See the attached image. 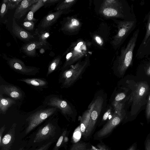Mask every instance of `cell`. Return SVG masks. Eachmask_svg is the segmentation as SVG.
Here are the masks:
<instances>
[{"instance_id": "32", "label": "cell", "mask_w": 150, "mask_h": 150, "mask_svg": "<svg viewBox=\"0 0 150 150\" xmlns=\"http://www.w3.org/2000/svg\"><path fill=\"white\" fill-rule=\"evenodd\" d=\"M21 0H8V9L13 10L16 8L21 1Z\"/></svg>"}, {"instance_id": "13", "label": "cell", "mask_w": 150, "mask_h": 150, "mask_svg": "<svg viewBox=\"0 0 150 150\" xmlns=\"http://www.w3.org/2000/svg\"><path fill=\"white\" fill-rule=\"evenodd\" d=\"M16 124H13L9 130L3 137L0 143L1 150H10L15 139Z\"/></svg>"}, {"instance_id": "22", "label": "cell", "mask_w": 150, "mask_h": 150, "mask_svg": "<svg viewBox=\"0 0 150 150\" xmlns=\"http://www.w3.org/2000/svg\"><path fill=\"white\" fill-rule=\"evenodd\" d=\"M17 80L35 86L43 87L48 84L46 80L39 78H24Z\"/></svg>"}, {"instance_id": "35", "label": "cell", "mask_w": 150, "mask_h": 150, "mask_svg": "<svg viewBox=\"0 0 150 150\" xmlns=\"http://www.w3.org/2000/svg\"><path fill=\"white\" fill-rule=\"evenodd\" d=\"M54 141H51L43 145L35 150H48L52 144L54 142Z\"/></svg>"}, {"instance_id": "43", "label": "cell", "mask_w": 150, "mask_h": 150, "mask_svg": "<svg viewBox=\"0 0 150 150\" xmlns=\"http://www.w3.org/2000/svg\"><path fill=\"white\" fill-rule=\"evenodd\" d=\"M18 150H24L23 148H21L20 149H19Z\"/></svg>"}, {"instance_id": "1", "label": "cell", "mask_w": 150, "mask_h": 150, "mask_svg": "<svg viewBox=\"0 0 150 150\" xmlns=\"http://www.w3.org/2000/svg\"><path fill=\"white\" fill-rule=\"evenodd\" d=\"M58 120V118L51 117L33 134L31 142L40 146L51 141L56 142L62 132Z\"/></svg>"}, {"instance_id": "25", "label": "cell", "mask_w": 150, "mask_h": 150, "mask_svg": "<svg viewBox=\"0 0 150 150\" xmlns=\"http://www.w3.org/2000/svg\"><path fill=\"white\" fill-rule=\"evenodd\" d=\"M61 57L58 55L54 57L50 63L48 69L47 76L52 73L59 67L61 63Z\"/></svg>"}, {"instance_id": "44", "label": "cell", "mask_w": 150, "mask_h": 150, "mask_svg": "<svg viewBox=\"0 0 150 150\" xmlns=\"http://www.w3.org/2000/svg\"></svg>"}, {"instance_id": "14", "label": "cell", "mask_w": 150, "mask_h": 150, "mask_svg": "<svg viewBox=\"0 0 150 150\" xmlns=\"http://www.w3.org/2000/svg\"><path fill=\"white\" fill-rule=\"evenodd\" d=\"M47 45L43 42L33 41L24 44L21 47V50L27 56L34 57L37 55L36 50Z\"/></svg>"}, {"instance_id": "23", "label": "cell", "mask_w": 150, "mask_h": 150, "mask_svg": "<svg viewBox=\"0 0 150 150\" xmlns=\"http://www.w3.org/2000/svg\"><path fill=\"white\" fill-rule=\"evenodd\" d=\"M75 1V0H60L55 8L54 10H61L63 11V14L65 13Z\"/></svg>"}, {"instance_id": "28", "label": "cell", "mask_w": 150, "mask_h": 150, "mask_svg": "<svg viewBox=\"0 0 150 150\" xmlns=\"http://www.w3.org/2000/svg\"><path fill=\"white\" fill-rule=\"evenodd\" d=\"M146 25V32L143 42L144 45H146L150 40V11L148 14Z\"/></svg>"}, {"instance_id": "30", "label": "cell", "mask_w": 150, "mask_h": 150, "mask_svg": "<svg viewBox=\"0 0 150 150\" xmlns=\"http://www.w3.org/2000/svg\"><path fill=\"white\" fill-rule=\"evenodd\" d=\"M8 0H3L2 1L0 16L1 18H3L7 13L8 10Z\"/></svg>"}, {"instance_id": "39", "label": "cell", "mask_w": 150, "mask_h": 150, "mask_svg": "<svg viewBox=\"0 0 150 150\" xmlns=\"http://www.w3.org/2000/svg\"><path fill=\"white\" fill-rule=\"evenodd\" d=\"M137 143H133L127 150H137Z\"/></svg>"}, {"instance_id": "37", "label": "cell", "mask_w": 150, "mask_h": 150, "mask_svg": "<svg viewBox=\"0 0 150 150\" xmlns=\"http://www.w3.org/2000/svg\"><path fill=\"white\" fill-rule=\"evenodd\" d=\"M6 127L5 125H4L0 128V143L2 139L3 134L5 130Z\"/></svg>"}, {"instance_id": "3", "label": "cell", "mask_w": 150, "mask_h": 150, "mask_svg": "<svg viewBox=\"0 0 150 150\" xmlns=\"http://www.w3.org/2000/svg\"><path fill=\"white\" fill-rule=\"evenodd\" d=\"M126 83L132 91L129 102L132 103L130 114L132 116L136 115L145 104L150 88L145 81L135 82L133 80H127Z\"/></svg>"}, {"instance_id": "36", "label": "cell", "mask_w": 150, "mask_h": 150, "mask_svg": "<svg viewBox=\"0 0 150 150\" xmlns=\"http://www.w3.org/2000/svg\"><path fill=\"white\" fill-rule=\"evenodd\" d=\"M145 150H150V133L146 136L144 142Z\"/></svg>"}, {"instance_id": "19", "label": "cell", "mask_w": 150, "mask_h": 150, "mask_svg": "<svg viewBox=\"0 0 150 150\" xmlns=\"http://www.w3.org/2000/svg\"><path fill=\"white\" fill-rule=\"evenodd\" d=\"M44 6V3L43 0H38L37 2L32 6L30 11L23 21H29L36 22L38 20L34 18V13Z\"/></svg>"}, {"instance_id": "40", "label": "cell", "mask_w": 150, "mask_h": 150, "mask_svg": "<svg viewBox=\"0 0 150 150\" xmlns=\"http://www.w3.org/2000/svg\"><path fill=\"white\" fill-rule=\"evenodd\" d=\"M96 40L97 42L99 44H100L102 42L100 38L98 37H96Z\"/></svg>"}, {"instance_id": "38", "label": "cell", "mask_w": 150, "mask_h": 150, "mask_svg": "<svg viewBox=\"0 0 150 150\" xmlns=\"http://www.w3.org/2000/svg\"><path fill=\"white\" fill-rule=\"evenodd\" d=\"M97 146L99 150H109L108 148L105 145L99 144Z\"/></svg>"}, {"instance_id": "4", "label": "cell", "mask_w": 150, "mask_h": 150, "mask_svg": "<svg viewBox=\"0 0 150 150\" xmlns=\"http://www.w3.org/2000/svg\"><path fill=\"white\" fill-rule=\"evenodd\" d=\"M107 95L103 90L98 91L92 101L93 108L91 113L89 123L84 137L85 139L89 138L95 128L96 123L105 110L106 106Z\"/></svg>"}, {"instance_id": "10", "label": "cell", "mask_w": 150, "mask_h": 150, "mask_svg": "<svg viewBox=\"0 0 150 150\" xmlns=\"http://www.w3.org/2000/svg\"><path fill=\"white\" fill-rule=\"evenodd\" d=\"M4 58L10 67L15 71L21 74L27 75H34L39 71L38 68L33 67L26 66L24 62L19 59L15 58H10L3 54Z\"/></svg>"}, {"instance_id": "26", "label": "cell", "mask_w": 150, "mask_h": 150, "mask_svg": "<svg viewBox=\"0 0 150 150\" xmlns=\"http://www.w3.org/2000/svg\"><path fill=\"white\" fill-rule=\"evenodd\" d=\"M92 146L89 143L80 141L73 144L69 150H91Z\"/></svg>"}, {"instance_id": "15", "label": "cell", "mask_w": 150, "mask_h": 150, "mask_svg": "<svg viewBox=\"0 0 150 150\" xmlns=\"http://www.w3.org/2000/svg\"><path fill=\"white\" fill-rule=\"evenodd\" d=\"M38 0H23L16 8L13 15L15 19H20L30 11L32 6Z\"/></svg>"}, {"instance_id": "6", "label": "cell", "mask_w": 150, "mask_h": 150, "mask_svg": "<svg viewBox=\"0 0 150 150\" xmlns=\"http://www.w3.org/2000/svg\"><path fill=\"white\" fill-rule=\"evenodd\" d=\"M59 110L52 107L38 110L30 115L26 119L28 125L25 130L26 135L28 134L49 117L53 116Z\"/></svg>"}, {"instance_id": "11", "label": "cell", "mask_w": 150, "mask_h": 150, "mask_svg": "<svg viewBox=\"0 0 150 150\" xmlns=\"http://www.w3.org/2000/svg\"><path fill=\"white\" fill-rule=\"evenodd\" d=\"M63 12L61 10L49 12L40 21L37 28L42 30H50L51 27L55 24Z\"/></svg>"}, {"instance_id": "42", "label": "cell", "mask_w": 150, "mask_h": 150, "mask_svg": "<svg viewBox=\"0 0 150 150\" xmlns=\"http://www.w3.org/2000/svg\"><path fill=\"white\" fill-rule=\"evenodd\" d=\"M91 150H99V149H97L96 148H93V146H92Z\"/></svg>"}, {"instance_id": "34", "label": "cell", "mask_w": 150, "mask_h": 150, "mask_svg": "<svg viewBox=\"0 0 150 150\" xmlns=\"http://www.w3.org/2000/svg\"><path fill=\"white\" fill-rule=\"evenodd\" d=\"M146 115L147 122H149L150 120V94L148 97L146 106Z\"/></svg>"}, {"instance_id": "12", "label": "cell", "mask_w": 150, "mask_h": 150, "mask_svg": "<svg viewBox=\"0 0 150 150\" xmlns=\"http://www.w3.org/2000/svg\"><path fill=\"white\" fill-rule=\"evenodd\" d=\"M12 21V32L16 37L24 42H29L33 41L32 40L35 38V35L32 34L21 27L17 24L14 18Z\"/></svg>"}, {"instance_id": "2", "label": "cell", "mask_w": 150, "mask_h": 150, "mask_svg": "<svg viewBox=\"0 0 150 150\" xmlns=\"http://www.w3.org/2000/svg\"><path fill=\"white\" fill-rule=\"evenodd\" d=\"M139 32V29L134 32L126 47L122 49L120 55L113 65L114 73L119 77L124 75L131 64Z\"/></svg>"}, {"instance_id": "5", "label": "cell", "mask_w": 150, "mask_h": 150, "mask_svg": "<svg viewBox=\"0 0 150 150\" xmlns=\"http://www.w3.org/2000/svg\"><path fill=\"white\" fill-rule=\"evenodd\" d=\"M89 64L88 59L79 61L62 71L59 82L62 88H68L81 78Z\"/></svg>"}, {"instance_id": "24", "label": "cell", "mask_w": 150, "mask_h": 150, "mask_svg": "<svg viewBox=\"0 0 150 150\" xmlns=\"http://www.w3.org/2000/svg\"><path fill=\"white\" fill-rule=\"evenodd\" d=\"M114 112V109L112 107L110 104L107 105L105 110L100 118L98 126H100L104 124L105 122L109 118L110 116H112Z\"/></svg>"}, {"instance_id": "29", "label": "cell", "mask_w": 150, "mask_h": 150, "mask_svg": "<svg viewBox=\"0 0 150 150\" xmlns=\"http://www.w3.org/2000/svg\"><path fill=\"white\" fill-rule=\"evenodd\" d=\"M103 14L108 16H123V15L118 12V11L115 9L107 8H104L103 11Z\"/></svg>"}, {"instance_id": "8", "label": "cell", "mask_w": 150, "mask_h": 150, "mask_svg": "<svg viewBox=\"0 0 150 150\" xmlns=\"http://www.w3.org/2000/svg\"><path fill=\"white\" fill-rule=\"evenodd\" d=\"M125 115V111L121 113L114 112L111 117L102 128L96 133L94 136V139L100 140L108 136L123 120Z\"/></svg>"}, {"instance_id": "21", "label": "cell", "mask_w": 150, "mask_h": 150, "mask_svg": "<svg viewBox=\"0 0 150 150\" xmlns=\"http://www.w3.org/2000/svg\"><path fill=\"white\" fill-rule=\"evenodd\" d=\"M126 96V94L125 92L114 93L112 94L110 99V104L112 107L117 104L123 102Z\"/></svg>"}, {"instance_id": "7", "label": "cell", "mask_w": 150, "mask_h": 150, "mask_svg": "<svg viewBox=\"0 0 150 150\" xmlns=\"http://www.w3.org/2000/svg\"><path fill=\"white\" fill-rule=\"evenodd\" d=\"M45 104L57 108L67 119L70 118L73 121L75 120L77 114L76 109L67 100L56 96H52L49 98L45 102Z\"/></svg>"}, {"instance_id": "17", "label": "cell", "mask_w": 150, "mask_h": 150, "mask_svg": "<svg viewBox=\"0 0 150 150\" xmlns=\"http://www.w3.org/2000/svg\"><path fill=\"white\" fill-rule=\"evenodd\" d=\"M93 106V103L92 101L88 106V109L84 112L81 117L79 126L80 128L81 133L83 137H85L86 130L89 123L91 114Z\"/></svg>"}, {"instance_id": "41", "label": "cell", "mask_w": 150, "mask_h": 150, "mask_svg": "<svg viewBox=\"0 0 150 150\" xmlns=\"http://www.w3.org/2000/svg\"><path fill=\"white\" fill-rule=\"evenodd\" d=\"M146 73L148 75L150 76V65L146 70Z\"/></svg>"}, {"instance_id": "20", "label": "cell", "mask_w": 150, "mask_h": 150, "mask_svg": "<svg viewBox=\"0 0 150 150\" xmlns=\"http://www.w3.org/2000/svg\"><path fill=\"white\" fill-rule=\"evenodd\" d=\"M69 132L67 129L62 130L61 134L52 150H59L61 147L66 146L68 141V137Z\"/></svg>"}, {"instance_id": "33", "label": "cell", "mask_w": 150, "mask_h": 150, "mask_svg": "<svg viewBox=\"0 0 150 150\" xmlns=\"http://www.w3.org/2000/svg\"><path fill=\"white\" fill-rule=\"evenodd\" d=\"M60 0H43L44 3V7L46 8L54 5L60 1Z\"/></svg>"}, {"instance_id": "18", "label": "cell", "mask_w": 150, "mask_h": 150, "mask_svg": "<svg viewBox=\"0 0 150 150\" xmlns=\"http://www.w3.org/2000/svg\"><path fill=\"white\" fill-rule=\"evenodd\" d=\"M15 100L10 98H4L0 95V111L2 114H5L8 108L16 103Z\"/></svg>"}, {"instance_id": "9", "label": "cell", "mask_w": 150, "mask_h": 150, "mask_svg": "<svg viewBox=\"0 0 150 150\" xmlns=\"http://www.w3.org/2000/svg\"><path fill=\"white\" fill-rule=\"evenodd\" d=\"M135 20L120 21L118 23V31L112 41V45L116 47L120 46L136 26Z\"/></svg>"}, {"instance_id": "31", "label": "cell", "mask_w": 150, "mask_h": 150, "mask_svg": "<svg viewBox=\"0 0 150 150\" xmlns=\"http://www.w3.org/2000/svg\"><path fill=\"white\" fill-rule=\"evenodd\" d=\"M35 23V22L33 21H24L22 25L26 30L32 31L34 29Z\"/></svg>"}, {"instance_id": "16", "label": "cell", "mask_w": 150, "mask_h": 150, "mask_svg": "<svg viewBox=\"0 0 150 150\" xmlns=\"http://www.w3.org/2000/svg\"><path fill=\"white\" fill-rule=\"evenodd\" d=\"M0 87L1 93L8 96L15 100L21 99L22 97L21 91L15 86L2 85Z\"/></svg>"}, {"instance_id": "27", "label": "cell", "mask_w": 150, "mask_h": 150, "mask_svg": "<svg viewBox=\"0 0 150 150\" xmlns=\"http://www.w3.org/2000/svg\"><path fill=\"white\" fill-rule=\"evenodd\" d=\"M35 35L39 38V41L47 44V39L50 36L49 31L40 30L37 28L35 30Z\"/></svg>"}]
</instances>
